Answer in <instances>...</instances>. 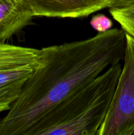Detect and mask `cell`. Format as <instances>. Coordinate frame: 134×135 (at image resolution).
Returning <instances> with one entry per match:
<instances>
[{"instance_id": "cell-1", "label": "cell", "mask_w": 134, "mask_h": 135, "mask_svg": "<svg viewBox=\"0 0 134 135\" xmlns=\"http://www.w3.org/2000/svg\"><path fill=\"white\" fill-rule=\"evenodd\" d=\"M126 33L118 28L40 49V64L0 119V135H25L47 111L123 59Z\"/></svg>"}, {"instance_id": "cell-2", "label": "cell", "mask_w": 134, "mask_h": 135, "mask_svg": "<svg viewBox=\"0 0 134 135\" xmlns=\"http://www.w3.org/2000/svg\"><path fill=\"white\" fill-rule=\"evenodd\" d=\"M120 62L47 111L25 135H97L122 72Z\"/></svg>"}, {"instance_id": "cell-3", "label": "cell", "mask_w": 134, "mask_h": 135, "mask_svg": "<svg viewBox=\"0 0 134 135\" xmlns=\"http://www.w3.org/2000/svg\"><path fill=\"white\" fill-rule=\"evenodd\" d=\"M118 85L97 135H134V38L126 34V46Z\"/></svg>"}, {"instance_id": "cell-4", "label": "cell", "mask_w": 134, "mask_h": 135, "mask_svg": "<svg viewBox=\"0 0 134 135\" xmlns=\"http://www.w3.org/2000/svg\"><path fill=\"white\" fill-rule=\"evenodd\" d=\"M40 64V50L5 44L0 51V113L9 111Z\"/></svg>"}, {"instance_id": "cell-5", "label": "cell", "mask_w": 134, "mask_h": 135, "mask_svg": "<svg viewBox=\"0 0 134 135\" xmlns=\"http://www.w3.org/2000/svg\"><path fill=\"white\" fill-rule=\"evenodd\" d=\"M34 17L81 18L106 8L114 0H28Z\"/></svg>"}, {"instance_id": "cell-6", "label": "cell", "mask_w": 134, "mask_h": 135, "mask_svg": "<svg viewBox=\"0 0 134 135\" xmlns=\"http://www.w3.org/2000/svg\"><path fill=\"white\" fill-rule=\"evenodd\" d=\"M33 17L28 0H0V44L31 25Z\"/></svg>"}, {"instance_id": "cell-7", "label": "cell", "mask_w": 134, "mask_h": 135, "mask_svg": "<svg viewBox=\"0 0 134 135\" xmlns=\"http://www.w3.org/2000/svg\"><path fill=\"white\" fill-rule=\"evenodd\" d=\"M109 12L112 18L120 24L122 30L134 38V5L109 9Z\"/></svg>"}, {"instance_id": "cell-8", "label": "cell", "mask_w": 134, "mask_h": 135, "mask_svg": "<svg viewBox=\"0 0 134 135\" xmlns=\"http://www.w3.org/2000/svg\"><path fill=\"white\" fill-rule=\"evenodd\" d=\"M90 25L95 30L101 33L111 29L113 22L110 18L104 14H97L92 17Z\"/></svg>"}, {"instance_id": "cell-9", "label": "cell", "mask_w": 134, "mask_h": 135, "mask_svg": "<svg viewBox=\"0 0 134 135\" xmlns=\"http://www.w3.org/2000/svg\"><path fill=\"white\" fill-rule=\"evenodd\" d=\"M134 5V0H114L112 7L109 9H120Z\"/></svg>"}]
</instances>
